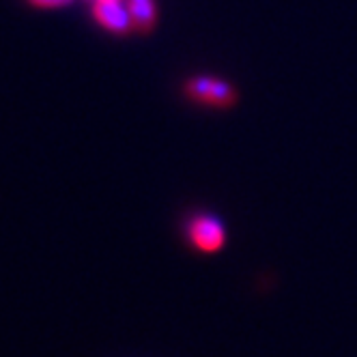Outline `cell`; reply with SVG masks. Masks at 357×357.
<instances>
[{
    "label": "cell",
    "mask_w": 357,
    "mask_h": 357,
    "mask_svg": "<svg viewBox=\"0 0 357 357\" xmlns=\"http://www.w3.org/2000/svg\"><path fill=\"white\" fill-rule=\"evenodd\" d=\"M31 3L35 7H65V5L73 3V0H31Z\"/></svg>",
    "instance_id": "obj_5"
},
{
    "label": "cell",
    "mask_w": 357,
    "mask_h": 357,
    "mask_svg": "<svg viewBox=\"0 0 357 357\" xmlns=\"http://www.w3.org/2000/svg\"><path fill=\"white\" fill-rule=\"evenodd\" d=\"M127 9L132 13L134 31L151 33L158 24V7L155 0H127Z\"/></svg>",
    "instance_id": "obj_4"
},
{
    "label": "cell",
    "mask_w": 357,
    "mask_h": 357,
    "mask_svg": "<svg viewBox=\"0 0 357 357\" xmlns=\"http://www.w3.org/2000/svg\"><path fill=\"white\" fill-rule=\"evenodd\" d=\"M188 239L192 248H196L198 252H205V254L218 252L226 243L224 224L215 215L198 213L188 222Z\"/></svg>",
    "instance_id": "obj_2"
},
{
    "label": "cell",
    "mask_w": 357,
    "mask_h": 357,
    "mask_svg": "<svg viewBox=\"0 0 357 357\" xmlns=\"http://www.w3.org/2000/svg\"><path fill=\"white\" fill-rule=\"evenodd\" d=\"M93 15L97 17L101 26H106L114 35H127L130 31H134L132 13L121 0H95Z\"/></svg>",
    "instance_id": "obj_3"
},
{
    "label": "cell",
    "mask_w": 357,
    "mask_h": 357,
    "mask_svg": "<svg viewBox=\"0 0 357 357\" xmlns=\"http://www.w3.org/2000/svg\"><path fill=\"white\" fill-rule=\"evenodd\" d=\"M185 93L196 101L220 108H228L237 101L235 86L222 78H213V75H194L185 82Z\"/></svg>",
    "instance_id": "obj_1"
}]
</instances>
